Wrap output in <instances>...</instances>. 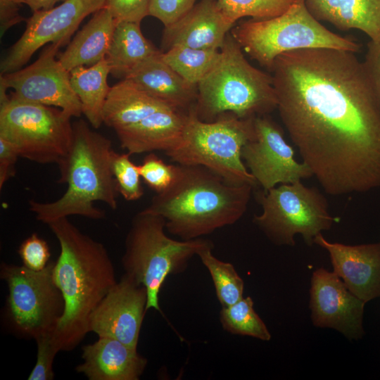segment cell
<instances>
[{
    "mask_svg": "<svg viewBox=\"0 0 380 380\" xmlns=\"http://www.w3.org/2000/svg\"><path fill=\"white\" fill-rule=\"evenodd\" d=\"M355 53L299 49L277 56L270 70L280 118L332 196L380 186V108Z\"/></svg>",
    "mask_w": 380,
    "mask_h": 380,
    "instance_id": "6da1fadb",
    "label": "cell"
},
{
    "mask_svg": "<svg viewBox=\"0 0 380 380\" xmlns=\"http://www.w3.org/2000/svg\"><path fill=\"white\" fill-rule=\"evenodd\" d=\"M47 225L60 245L53 275L65 305L53 339L59 351H71L89 332L91 313L118 281L101 243L81 232L68 217Z\"/></svg>",
    "mask_w": 380,
    "mask_h": 380,
    "instance_id": "7a4b0ae2",
    "label": "cell"
},
{
    "mask_svg": "<svg viewBox=\"0 0 380 380\" xmlns=\"http://www.w3.org/2000/svg\"><path fill=\"white\" fill-rule=\"evenodd\" d=\"M177 165L171 186L144 209L163 217L170 234L181 240L201 238L242 217L254 185L230 182L203 166Z\"/></svg>",
    "mask_w": 380,
    "mask_h": 380,
    "instance_id": "3957f363",
    "label": "cell"
},
{
    "mask_svg": "<svg viewBox=\"0 0 380 380\" xmlns=\"http://www.w3.org/2000/svg\"><path fill=\"white\" fill-rule=\"evenodd\" d=\"M73 137L68 153L58 165V182L66 183L65 192L56 201L41 203L31 200L30 210L45 224L70 215L91 220L106 217L94 204L105 203L118 208V191L112 170L115 152L106 137L92 130L84 120L72 123Z\"/></svg>",
    "mask_w": 380,
    "mask_h": 380,
    "instance_id": "277c9868",
    "label": "cell"
},
{
    "mask_svg": "<svg viewBox=\"0 0 380 380\" xmlns=\"http://www.w3.org/2000/svg\"><path fill=\"white\" fill-rule=\"evenodd\" d=\"M242 50L228 33L218 61L197 85L194 110L200 120L211 122L227 113L254 118L277 108L272 75L253 66Z\"/></svg>",
    "mask_w": 380,
    "mask_h": 380,
    "instance_id": "5b68a950",
    "label": "cell"
},
{
    "mask_svg": "<svg viewBox=\"0 0 380 380\" xmlns=\"http://www.w3.org/2000/svg\"><path fill=\"white\" fill-rule=\"evenodd\" d=\"M165 220L158 215L141 210L132 220L121 259L125 274L147 291V309L162 313L159 293L170 274L184 272L198 253L214 246L210 240L198 238L176 240L165 232Z\"/></svg>",
    "mask_w": 380,
    "mask_h": 380,
    "instance_id": "8992f818",
    "label": "cell"
},
{
    "mask_svg": "<svg viewBox=\"0 0 380 380\" xmlns=\"http://www.w3.org/2000/svg\"><path fill=\"white\" fill-rule=\"evenodd\" d=\"M254 118L227 113L205 122L198 118L194 106L187 111L180 139L165 154L178 164L203 166L230 182L255 186L241 157L243 147L255 136Z\"/></svg>",
    "mask_w": 380,
    "mask_h": 380,
    "instance_id": "52a82bcc",
    "label": "cell"
},
{
    "mask_svg": "<svg viewBox=\"0 0 380 380\" xmlns=\"http://www.w3.org/2000/svg\"><path fill=\"white\" fill-rule=\"evenodd\" d=\"M231 34L241 49L260 65L271 70L279 55L299 49L329 48L357 52L355 41L332 32L310 12L305 0H296L274 18L243 21Z\"/></svg>",
    "mask_w": 380,
    "mask_h": 380,
    "instance_id": "ba28073f",
    "label": "cell"
},
{
    "mask_svg": "<svg viewBox=\"0 0 380 380\" xmlns=\"http://www.w3.org/2000/svg\"><path fill=\"white\" fill-rule=\"evenodd\" d=\"M70 119L60 108L8 96L0 101V138L11 143L21 158L58 165L72 144Z\"/></svg>",
    "mask_w": 380,
    "mask_h": 380,
    "instance_id": "9c48e42d",
    "label": "cell"
},
{
    "mask_svg": "<svg viewBox=\"0 0 380 380\" xmlns=\"http://www.w3.org/2000/svg\"><path fill=\"white\" fill-rule=\"evenodd\" d=\"M256 196L262 210L254 216L253 222L277 245L293 246L295 235L300 234L311 246L317 235L339 220L331 215L324 196L301 181L282 184Z\"/></svg>",
    "mask_w": 380,
    "mask_h": 380,
    "instance_id": "30bf717a",
    "label": "cell"
},
{
    "mask_svg": "<svg viewBox=\"0 0 380 380\" xmlns=\"http://www.w3.org/2000/svg\"><path fill=\"white\" fill-rule=\"evenodd\" d=\"M55 262L39 271L2 262L0 277L8 288L5 317L9 329L35 339L53 333L64 312L63 295L53 279Z\"/></svg>",
    "mask_w": 380,
    "mask_h": 380,
    "instance_id": "8fae6325",
    "label": "cell"
},
{
    "mask_svg": "<svg viewBox=\"0 0 380 380\" xmlns=\"http://www.w3.org/2000/svg\"><path fill=\"white\" fill-rule=\"evenodd\" d=\"M106 0H65L59 6L33 12L26 20V28L20 38L1 60V75L21 69L39 48L46 44L63 46L82 21L106 5Z\"/></svg>",
    "mask_w": 380,
    "mask_h": 380,
    "instance_id": "7c38bea8",
    "label": "cell"
},
{
    "mask_svg": "<svg viewBox=\"0 0 380 380\" xmlns=\"http://www.w3.org/2000/svg\"><path fill=\"white\" fill-rule=\"evenodd\" d=\"M60 47L50 44L31 65L1 75L0 85L13 90L12 98L58 108L70 118H80L82 106L72 88L70 72L57 58Z\"/></svg>",
    "mask_w": 380,
    "mask_h": 380,
    "instance_id": "4fadbf2b",
    "label": "cell"
},
{
    "mask_svg": "<svg viewBox=\"0 0 380 380\" xmlns=\"http://www.w3.org/2000/svg\"><path fill=\"white\" fill-rule=\"evenodd\" d=\"M265 115L254 118L255 138L242 148L241 157L262 191L280 184H291L313 176L305 163L294 158L281 127Z\"/></svg>",
    "mask_w": 380,
    "mask_h": 380,
    "instance_id": "5bb4252c",
    "label": "cell"
},
{
    "mask_svg": "<svg viewBox=\"0 0 380 380\" xmlns=\"http://www.w3.org/2000/svg\"><path fill=\"white\" fill-rule=\"evenodd\" d=\"M147 304L146 287L124 273L91 313L89 331L137 349Z\"/></svg>",
    "mask_w": 380,
    "mask_h": 380,
    "instance_id": "9a60e30c",
    "label": "cell"
},
{
    "mask_svg": "<svg viewBox=\"0 0 380 380\" xmlns=\"http://www.w3.org/2000/svg\"><path fill=\"white\" fill-rule=\"evenodd\" d=\"M365 305L334 272L324 268L313 272L309 306L315 327L334 329L349 339L360 338Z\"/></svg>",
    "mask_w": 380,
    "mask_h": 380,
    "instance_id": "2e32d148",
    "label": "cell"
},
{
    "mask_svg": "<svg viewBox=\"0 0 380 380\" xmlns=\"http://www.w3.org/2000/svg\"><path fill=\"white\" fill-rule=\"evenodd\" d=\"M314 243L328 251L334 272L353 294L365 303L380 297V243L345 245L320 233Z\"/></svg>",
    "mask_w": 380,
    "mask_h": 380,
    "instance_id": "e0dca14e",
    "label": "cell"
},
{
    "mask_svg": "<svg viewBox=\"0 0 380 380\" xmlns=\"http://www.w3.org/2000/svg\"><path fill=\"white\" fill-rule=\"evenodd\" d=\"M234 24L217 0H201L179 20L165 27L161 52L177 46L220 50Z\"/></svg>",
    "mask_w": 380,
    "mask_h": 380,
    "instance_id": "ac0fdd59",
    "label": "cell"
},
{
    "mask_svg": "<svg viewBox=\"0 0 380 380\" xmlns=\"http://www.w3.org/2000/svg\"><path fill=\"white\" fill-rule=\"evenodd\" d=\"M82 358L75 371L89 380H139L148 363L137 349L108 337L83 346Z\"/></svg>",
    "mask_w": 380,
    "mask_h": 380,
    "instance_id": "d6986e66",
    "label": "cell"
},
{
    "mask_svg": "<svg viewBox=\"0 0 380 380\" xmlns=\"http://www.w3.org/2000/svg\"><path fill=\"white\" fill-rule=\"evenodd\" d=\"M187 111L172 107L160 110L133 125L115 130L120 146L130 155L167 152L180 139Z\"/></svg>",
    "mask_w": 380,
    "mask_h": 380,
    "instance_id": "ffe728a7",
    "label": "cell"
},
{
    "mask_svg": "<svg viewBox=\"0 0 380 380\" xmlns=\"http://www.w3.org/2000/svg\"><path fill=\"white\" fill-rule=\"evenodd\" d=\"M162 52L143 61L125 79L129 80L150 96L184 111L194 107L197 85L184 80L162 58Z\"/></svg>",
    "mask_w": 380,
    "mask_h": 380,
    "instance_id": "44dd1931",
    "label": "cell"
},
{
    "mask_svg": "<svg viewBox=\"0 0 380 380\" xmlns=\"http://www.w3.org/2000/svg\"><path fill=\"white\" fill-rule=\"evenodd\" d=\"M310 12L341 30H357L380 42V0H305Z\"/></svg>",
    "mask_w": 380,
    "mask_h": 380,
    "instance_id": "7402d4cb",
    "label": "cell"
},
{
    "mask_svg": "<svg viewBox=\"0 0 380 380\" xmlns=\"http://www.w3.org/2000/svg\"><path fill=\"white\" fill-rule=\"evenodd\" d=\"M116 22L104 6L94 13L89 21L68 43L57 58L70 72L78 66H92L106 58Z\"/></svg>",
    "mask_w": 380,
    "mask_h": 380,
    "instance_id": "603a6c76",
    "label": "cell"
},
{
    "mask_svg": "<svg viewBox=\"0 0 380 380\" xmlns=\"http://www.w3.org/2000/svg\"><path fill=\"white\" fill-rule=\"evenodd\" d=\"M168 107L172 106L150 96L129 80L122 79L110 89L103 108V123L116 130Z\"/></svg>",
    "mask_w": 380,
    "mask_h": 380,
    "instance_id": "cb8c5ba5",
    "label": "cell"
},
{
    "mask_svg": "<svg viewBox=\"0 0 380 380\" xmlns=\"http://www.w3.org/2000/svg\"><path fill=\"white\" fill-rule=\"evenodd\" d=\"M160 51L143 35L140 23H116L106 56L110 74L114 77L125 79L137 65Z\"/></svg>",
    "mask_w": 380,
    "mask_h": 380,
    "instance_id": "d4e9b609",
    "label": "cell"
},
{
    "mask_svg": "<svg viewBox=\"0 0 380 380\" xmlns=\"http://www.w3.org/2000/svg\"><path fill=\"white\" fill-rule=\"evenodd\" d=\"M109 74L106 58L92 66H78L70 71V84L80 101L82 114L94 129L103 123V108L110 89L107 82Z\"/></svg>",
    "mask_w": 380,
    "mask_h": 380,
    "instance_id": "484cf974",
    "label": "cell"
},
{
    "mask_svg": "<svg viewBox=\"0 0 380 380\" xmlns=\"http://www.w3.org/2000/svg\"><path fill=\"white\" fill-rule=\"evenodd\" d=\"M220 50L173 46L162 52L163 60L188 82L198 84L219 59Z\"/></svg>",
    "mask_w": 380,
    "mask_h": 380,
    "instance_id": "4316f807",
    "label": "cell"
},
{
    "mask_svg": "<svg viewBox=\"0 0 380 380\" xmlns=\"http://www.w3.org/2000/svg\"><path fill=\"white\" fill-rule=\"evenodd\" d=\"M213 248L207 247L197 256L211 277L222 307L229 306L243 298L244 282L232 263L222 261L213 254Z\"/></svg>",
    "mask_w": 380,
    "mask_h": 380,
    "instance_id": "83f0119b",
    "label": "cell"
},
{
    "mask_svg": "<svg viewBox=\"0 0 380 380\" xmlns=\"http://www.w3.org/2000/svg\"><path fill=\"white\" fill-rule=\"evenodd\" d=\"M220 322L222 329L229 334L253 337L268 341L271 334L260 316L253 308L250 296L243 298L236 303L222 307Z\"/></svg>",
    "mask_w": 380,
    "mask_h": 380,
    "instance_id": "f1b7e54d",
    "label": "cell"
},
{
    "mask_svg": "<svg viewBox=\"0 0 380 380\" xmlns=\"http://www.w3.org/2000/svg\"><path fill=\"white\" fill-rule=\"evenodd\" d=\"M296 0H217L223 12L234 23L244 17L263 20L284 13Z\"/></svg>",
    "mask_w": 380,
    "mask_h": 380,
    "instance_id": "f546056e",
    "label": "cell"
},
{
    "mask_svg": "<svg viewBox=\"0 0 380 380\" xmlns=\"http://www.w3.org/2000/svg\"><path fill=\"white\" fill-rule=\"evenodd\" d=\"M129 153L115 152L112 170L117 185L118 191L128 201L139 200L144 195L141 182V175L138 165L130 159Z\"/></svg>",
    "mask_w": 380,
    "mask_h": 380,
    "instance_id": "4dcf8cb0",
    "label": "cell"
},
{
    "mask_svg": "<svg viewBox=\"0 0 380 380\" xmlns=\"http://www.w3.org/2000/svg\"><path fill=\"white\" fill-rule=\"evenodd\" d=\"M138 167L141 177L156 194L165 191L171 186L177 170V165L165 163L152 152L144 158Z\"/></svg>",
    "mask_w": 380,
    "mask_h": 380,
    "instance_id": "1f68e13d",
    "label": "cell"
},
{
    "mask_svg": "<svg viewBox=\"0 0 380 380\" xmlns=\"http://www.w3.org/2000/svg\"><path fill=\"white\" fill-rule=\"evenodd\" d=\"M34 340L37 343V359L27 379L52 380L55 376L53 369L54 358L60 352L54 343L53 333L40 335Z\"/></svg>",
    "mask_w": 380,
    "mask_h": 380,
    "instance_id": "d6a6232c",
    "label": "cell"
},
{
    "mask_svg": "<svg viewBox=\"0 0 380 380\" xmlns=\"http://www.w3.org/2000/svg\"><path fill=\"white\" fill-rule=\"evenodd\" d=\"M18 253L23 265L32 270H42L50 262L49 246L47 242L36 233L31 234L20 243Z\"/></svg>",
    "mask_w": 380,
    "mask_h": 380,
    "instance_id": "836d02e7",
    "label": "cell"
},
{
    "mask_svg": "<svg viewBox=\"0 0 380 380\" xmlns=\"http://www.w3.org/2000/svg\"><path fill=\"white\" fill-rule=\"evenodd\" d=\"M151 0H106L105 6L116 23L125 21L140 23L149 15Z\"/></svg>",
    "mask_w": 380,
    "mask_h": 380,
    "instance_id": "e575fe53",
    "label": "cell"
},
{
    "mask_svg": "<svg viewBox=\"0 0 380 380\" xmlns=\"http://www.w3.org/2000/svg\"><path fill=\"white\" fill-rule=\"evenodd\" d=\"M196 0H151L149 15L158 19L167 27L186 15Z\"/></svg>",
    "mask_w": 380,
    "mask_h": 380,
    "instance_id": "d590c367",
    "label": "cell"
},
{
    "mask_svg": "<svg viewBox=\"0 0 380 380\" xmlns=\"http://www.w3.org/2000/svg\"><path fill=\"white\" fill-rule=\"evenodd\" d=\"M362 65L380 108V42L370 41L368 43Z\"/></svg>",
    "mask_w": 380,
    "mask_h": 380,
    "instance_id": "8d00e7d4",
    "label": "cell"
},
{
    "mask_svg": "<svg viewBox=\"0 0 380 380\" xmlns=\"http://www.w3.org/2000/svg\"><path fill=\"white\" fill-rule=\"evenodd\" d=\"M20 157L15 146L0 138V189L15 175V164Z\"/></svg>",
    "mask_w": 380,
    "mask_h": 380,
    "instance_id": "74e56055",
    "label": "cell"
},
{
    "mask_svg": "<svg viewBox=\"0 0 380 380\" xmlns=\"http://www.w3.org/2000/svg\"><path fill=\"white\" fill-rule=\"evenodd\" d=\"M18 4L13 0H0V34L1 37L11 27L23 21L24 17L19 13Z\"/></svg>",
    "mask_w": 380,
    "mask_h": 380,
    "instance_id": "f35d334b",
    "label": "cell"
},
{
    "mask_svg": "<svg viewBox=\"0 0 380 380\" xmlns=\"http://www.w3.org/2000/svg\"><path fill=\"white\" fill-rule=\"evenodd\" d=\"M65 0H23V4H27L34 12L39 10H46L54 7L57 2Z\"/></svg>",
    "mask_w": 380,
    "mask_h": 380,
    "instance_id": "ab89813d",
    "label": "cell"
},
{
    "mask_svg": "<svg viewBox=\"0 0 380 380\" xmlns=\"http://www.w3.org/2000/svg\"><path fill=\"white\" fill-rule=\"evenodd\" d=\"M18 4H22L23 2V0H13Z\"/></svg>",
    "mask_w": 380,
    "mask_h": 380,
    "instance_id": "60d3db41",
    "label": "cell"
}]
</instances>
